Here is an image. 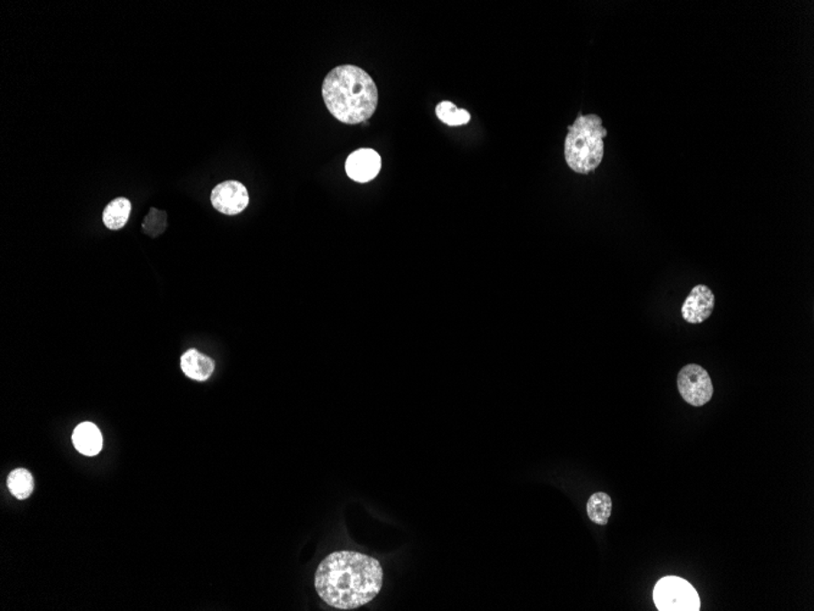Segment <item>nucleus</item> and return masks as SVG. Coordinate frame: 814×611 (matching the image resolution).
<instances>
[{
	"label": "nucleus",
	"mask_w": 814,
	"mask_h": 611,
	"mask_svg": "<svg viewBox=\"0 0 814 611\" xmlns=\"http://www.w3.org/2000/svg\"><path fill=\"white\" fill-rule=\"evenodd\" d=\"M383 570L375 558L358 551H336L317 567L315 588L320 598L336 609L364 607L381 592Z\"/></svg>",
	"instance_id": "nucleus-1"
},
{
	"label": "nucleus",
	"mask_w": 814,
	"mask_h": 611,
	"mask_svg": "<svg viewBox=\"0 0 814 611\" xmlns=\"http://www.w3.org/2000/svg\"><path fill=\"white\" fill-rule=\"evenodd\" d=\"M327 109L346 125H358L374 115L378 90L374 78L355 65H342L327 75L322 84Z\"/></svg>",
	"instance_id": "nucleus-2"
},
{
	"label": "nucleus",
	"mask_w": 814,
	"mask_h": 611,
	"mask_svg": "<svg viewBox=\"0 0 814 611\" xmlns=\"http://www.w3.org/2000/svg\"><path fill=\"white\" fill-rule=\"evenodd\" d=\"M607 130L600 116L581 115L568 127L565 140V158L567 165L577 174L594 171L604 159V139Z\"/></svg>",
	"instance_id": "nucleus-3"
},
{
	"label": "nucleus",
	"mask_w": 814,
	"mask_h": 611,
	"mask_svg": "<svg viewBox=\"0 0 814 611\" xmlns=\"http://www.w3.org/2000/svg\"><path fill=\"white\" fill-rule=\"evenodd\" d=\"M653 602L660 611H699L701 607L695 588L676 576L663 577L656 583Z\"/></svg>",
	"instance_id": "nucleus-4"
},
{
	"label": "nucleus",
	"mask_w": 814,
	"mask_h": 611,
	"mask_svg": "<svg viewBox=\"0 0 814 611\" xmlns=\"http://www.w3.org/2000/svg\"><path fill=\"white\" fill-rule=\"evenodd\" d=\"M678 391L686 403L692 407H704L712 400L714 385L704 368L689 364L679 371Z\"/></svg>",
	"instance_id": "nucleus-5"
},
{
	"label": "nucleus",
	"mask_w": 814,
	"mask_h": 611,
	"mask_svg": "<svg viewBox=\"0 0 814 611\" xmlns=\"http://www.w3.org/2000/svg\"><path fill=\"white\" fill-rule=\"evenodd\" d=\"M211 202L222 214L237 215L249 204V194L241 182L225 181L212 189Z\"/></svg>",
	"instance_id": "nucleus-6"
},
{
	"label": "nucleus",
	"mask_w": 814,
	"mask_h": 611,
	"mask_svg": "<svg viewBox=\"0 0 814 611\" xmlns=\"http://www.w3.org/2000/svg\"><path fill=\"white\" fill-rule=\"evenodd\" d=\"M715 294L705 284H698L692 289L682 306V316L686 322L702 323L714 313Z\"/></svg>",
	"instance_id": "nucleus-7"
},
{
	"label": "nucleus",
	"mask_w": 814,
	"mask_h": 611,
	"mask_svg": "<svg viewBox=\"0 0 814 611\" xmlns=\"http://www.w3.org/2000/svg\"><path fill=\"white\" fill-rule=\"evenodd\" d=\"M381 168V155L375 150L368 148L355 150L345 163L346 174L360 183L369 182L377 178Z\"/></svg>",
	"instance_id": "nucleus-8"
},
{
	"label": "nucleus",
	"mask_w": 814,
	"mask_h": 611,
	"mask_svg": "<svg viewBox=\"0 0 814 611\" xmlns=\"http://www.w3.org/2000/svg\"><path fill=\"white\" fill-rule=\"evenodd\" d=\"M181 369L187 377L202 382L210 378L215 370V361L197 349H189L182 355Z\"/></svg>",
	"instance_id": "nucleus-9"
},
{
	"label": "nucleus",
	"mask_w": 814,
	"mask_h": 611,
	"mask_svg": "<svg viewBox=\"0 0 814 611\" xmlns=\"http://www.w3.org/2000/svg\"><path fill=\"white\" fill-rule=\"evenodd\" d=\"M72 442L78 452L83 456H94L99 454L103 448V436L96 425L82 423L75 429Z\"/></svg>",
	"instance_id": "nucleus-10"
},
{
	"label": "nucleus",
	"mask_w": 814,
	"mask_h": 611,
	"mask_svg": "<svg viewBox=\"0 0 814 611\" xmlns=\"http://www.w3.org/2000/svg\"><path fill=\"white\" fill-rule=\"evenodd\" d=\"M130 209H132V205H130L129 199H114L104 209V225L109 230H120V228L125 227L127 221H129Z\"/></svg>",
	"instance_id": "nucleus-11"
},
{
	"label": "nucleus",
	"mask_w": 814,
	"mask_h": 611,
	"mask_svg": "<svg viewBox=\"0 0 814 611\" xmlns=\"http://www.w3.org/2000/svg\"><path fill=\"white\" fill-rule=\"evenodd\" d=\"M587 512L594 524L607 525L612 512V499L607 493H594L588 501Z\"/></svg>",
	"instance_id": "nucleus-12"
},
{
	"label": "nucleus",
	"mask_w": 814,
	"mask_h": 611,
	"mask_svg": "<svg viewBox=\"0 0 814 611\" xmlns=\"http://www.w3.org/2000/svg\"><path fill=\"white\" fill-rule=\"evenodd\" d=\"M8 488L19 501H24L32 495L35 489V480L26 469H16L8 476Z\"/></svg>",
	"instance_id": "nucleus-13"
},
{
	"label": "nucleus",
	"mask_w": 814,
	"mask_h": 611,
	"mask_svg": "<svg viewBox=\"0 0 814 611\" xmlns=\"http://www.w3.org/2000/svg\"><path fill=\"white\" fill-rule=\"evenodd\" d=\"M437 116L447 126H462L470 123V115L466 109H459L449 100L441 101L436 107Z\"/></svg>",
	"instance_id": "nucleus-14"
}]
</instances>
